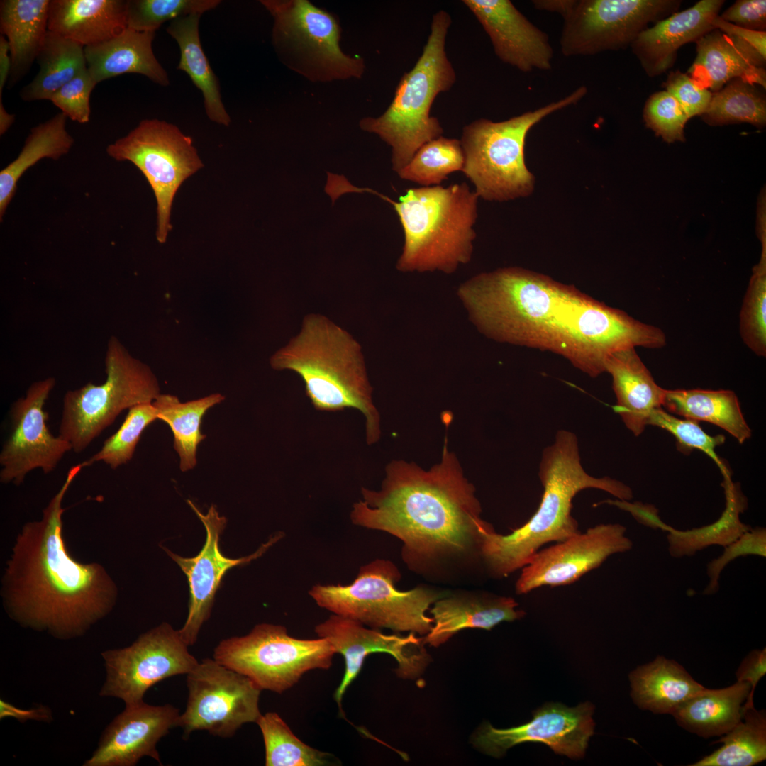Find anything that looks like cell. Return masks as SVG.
Masks as SVG:
<instances>
[{
  "label": "cell",
  "instance_id": "cell-1",
  "mask_svg": "<svg viewBox=\"0 0 766 766\" xmlns=\"http://www.w3.org/2000/svg\"><path fill=\"white\" fill-rule=\"evenodd\" d=\"M457 295L487 338L555 353L591 377L605 372L607 357L616 350L666 345L660 328L519 267L477 274L459 286Z\"/></svg>",
  "mask_w": 766,
  "mask_h": 766
},
{
  "label": "cell",
  "instance_id": "cell-2",
  "mask_svg": "<svg viewBox=\"0 0 766 766\" xmlns=\"http://www.w3.org/2000/svg\"><path fill=\"white\" fill-rule=\"evenodd\" d=\"M352 507V523L399 539L401 555L411 567L479 553L481 530L489 525L474 486L464 476L456 455L447 447L428 470L394 460L385 468L379 490L361 488Z\"/></svg>",
  "mask_w": 766,
  "mask_h": 766
},
{
  "label": "cell",
  "instance_id": "cell-3",
  "mask_svg": "<svg viewBox=\"0 0 766 766\" xmlns=\"http://www.w3.org/2000/svg\"><path fill=\"white\" fill-rule=\"evenodd\" d=\"M82 468L78 464L69 470L41 520L24 525L4 577L10 615L60 638L82 635L110 611L117 594L105 570L74 560L62 538V499Z\"/></svg>",
  "mask_w": 766,
  "mask_h": 766
},
{
  "label": "cell",
  "instance_id": "cell-4",
  "mask_svg": "<svg viewBox=\"0 0 766 766\" xmlns=\"http://www.w3.org/2000/svg\"><path fill=\"white\" fill-rule=\"evenodd\" d=\"M538 477L543 487L542 499L526 523L508 535L497 533L491 524L480 531L479 555L495 577L521 570L544 545L580 532L571 514L572 500L579 492L600 489L625 501L633 496L624 483L609 477H595L584 470L577 437L570 431H557L554 442L544 448Z\"/></svg>",
  "mask_w": 766,
  "mask_h": 766
},
{
  "label": "cell",
  "instance_id": "cell-5",
  "mask_svg": "<svg viewBox=\"0 0 766 766\" xmlns=\"http://www.w3.org/2000/svg\"><path fill=\"white\" fill-rule=\"evenodd\" d=\"M270 365L296 373L317 411H358L365 418L367 443L379 441L380 414L361 346L347 331L323 316L309 314L300 333L271 357Z\"/></svg>",
  "mask_w": 766,
  "mask_h": 766
},
{
  "label": "cell",
  "instance_id": "cell-6",
  "mask_svg": "<svg viewBox=\"0 0 766 766\" xmlns=\"http://www.w3.org/2000/svg\"><path fill=\"white\" fill-rule=\"evenodd\" d=\"M391 204L401 222L404 243L396 267L403 272H455L472 260L479 196L465 182L408 189Z\"/></svg>",
  "mask_w": 766,
  "mask_h": 766
},
{
  "label": "cell",
  "instance_id": "cell-7",
  "mask_svg": "<svg viewBox=\"0 0 766 766\" xmlns=\"http://www.w3.org/2000/svg\"><path fill=\"white\" fill-rule=\"evenodd\" d=\"M450 23V16L445 11L433 14L423 52L413 67L402 76L389 107L381 116L360 121L362 130L377 134L391 147L392 169L397 173L423 144L443 133L431 110L436 96L448 91L456 80L445 52Z\"/></svg>",
  "mask_w": 766,
  "mask_h": 766
},
{
  "label": "cell",
  "instance_id": "cell-8",
  "mask_svg": "<svg viewBox=\"0 0 766 766\" xmlns=\"http://www.w3.org/2000/svg\"><path fill=\"white\" fill-rule=\"evenodd\" d=\"M587 93V88L581 86L562 99L508 120L480 118L465 126L460 140L462 172L479 198L503 202L530 196L535 180L525 161L528 132L551 113L578 103Z\"/></svg>",
  "mask_w": 766,
  "mask_h": 766
},
{
  "label": "cell",
  "instance_id": "cell-9",
  "mask_svg": "<svg viewBox=\"0 0 766 766\" xmlns=\"http://www.w3.org/2000/svg\"><path fill=\"white\" fill-rule=\"evenodd\" d=\"M400 578L392 562L376 559L361 567L352 583L317 584L309 594L320 607L370 628L426 635L433 623L427 611L449 593L421 586L400 591L395 585Z\"/></svg>",
  "mask_w": 766,
  "mask_h": 766
},
{
  "label": "cell",
  "instance_id": "cell-10",
  "mask_svg": "<svg viewBox=\"0 0 766 766\" xmlns=\"http://www.w3.org/2000/svg\"><path fill=\"white\" fill-rule=\"evenodd\" d=\"M104 365V383H87L67 391L63 397L58 435L77 453L84 451L123 411L152 402L160 394L150 367L133 357L116 336L108 341Z\"/></svg>",
  "mask_w": 766,
  "mask_h": 766
},
{
  "label": "cell",
  "instance_id": "cell-11",
  "mask_svg": "<svg viewBox=\"0 0 766 766\" xmlns=\"http://www.w3.org/2000/svg\"><path fill=\"white\" fill-rule=\"evenodd\" d=\"M335 654L325 638H296L283 626L260 623L244 636L221 640L213 658L246 676L261 690L282 694L306 672L330 668Z\"/></svg>",
  "mask_w": 766,
  "mask_h": 766
},
{
  "label": "cell",
  "instance_id": "cell-12",
  "mask_svg": "<svg viewBox=\"0 0 766 766\" xmlns=\"http://www.w3.org/2000/svg\"><path fill=\"white\" fill-rule=\"evenodd\" d=\"M106 151L116 161L133 163L146 178L156 199V238L165 243L172 229L175 194L183 182L204 166L192 138L172 123L145 119Z\"/></svg>",
  "mask_w": 766,
  "mask_h": 766
},
{
  "label": "cell",
  "instance_id": "cell-13",
  "mask_svg": "<svg viewBox=\"0 0 766 766\" xmlns=\"http://www.w3.org/2000/svg\"><path fill=\"white\" fill-rule=\"evenodd\" d=\"M188 699L177 726L186 739L195 731L230 738L260 715L261 689L248 677L205 658L187 675Z\"/></svg>",
  "mask_w": 766,
  "mask_h": 766
},
{
  "label": "cell",
  "instance_id": "cell-14",
  "mask_svg": "<svg viewBox=\"0 0 766 766\" xmlns=\"http://www.w3.org/2000/svg\"><path fill=\"white\" fill-rule=\"evenodd\" d=\"M260 2L274 18L275 43L299 59L301 72L321 80L362 76L363 60L341 50L339 26L331 13L306 0Z\"/></svg>",
  "mask_w": 766,
  "mask_h": 766
},
{
  "label": "cell",
  "instance_id": "cell-15",
  "mask_svg": "<svg viewBox=\"0 0 766 766\" xmlns=\"http://www.w3.org/2000/svg\"><path fill=\"white\" fill-rule=\"evenodd\" d=\"M677 0H579L563 18L562 55L588 56L631 46L651 23L677 12Z\"/></svg>",
  "mask_w": 766,
  "mask_h": 766
},
{
  "label": "cell",
  "instance_id": "cell-16",
  "mask_svg": "<svg viewBox=\"0 0 766 766\" xmlns=\"http://www.w3.org/2000/svg\"><path fill=\"white\" fill-rule=\"evenodd\" d=\"M101 656L106 675L99 695L120 699L126 706L143 702L151 687L172 676L187 675L199 662L179 631L167 623L142 634L131 645L106 650Z\"/></svg>",
  "mask_w": 766,
  "mask_h": 766
},
{
  "label": "cell",
  "instance_id": "cell-17",
  "mask_svg": "<svg viewBox=\"0 0 766 766\" xmlns=\"http://www.w3.org/2000/svg\"><path fill=\"white\" fill-rule=\"evenodd\" d=\"M55 382L54 377L34 382L25 396L13 403L11 433L0 452L1 483L21 484L35 469L48 474L72 450L70 443L53 435L46 424L48 413L44 406Z\"/></svg>",
  "mask_w": 766,
  "mask_h": 766
},
{
  "label": "cell",
  "instance_id": "cell-18",
  "mask_svg": "<svg viewBox=\"0 0 766 766\" xmlns=\"http://www.w3.org/2000/svg\"><path fill=\"white\" fill-rule=\"evenodd\" d=\"M626 532V528L621 524L601 523L540 549L521 569L516 593L524 594L541 587H559L577 581L609 556L633 548Z\"/></svg>",
  "mask_w": 766,
  "mask_h": 766
},
{
  "label": "cell",
  "instance_id": "cell-19",
  "mask_svg": "<svg viewBox=\"0 0 766 766\" xmlns=\"http://www.w3.org/2000/svg\"><path fill=\"white\" fill-rule=\"evenodd\" d=\"M318 637L326 639L335 653L344 657L345 672L334 698L341 708L343 696L359 675L365 658L374 653H386L397 662V675L415 679L431 662L423 638L414 633L406 635L384 634L362 623L333 614L315 627Z\"/></svg>",
  "mask_w": 766,
  "mask_h": 766
},
{
  "label": "cell",
  "instance_id": "cell-20",
  "mask_svg": "<svg viewBox=\"0 0 766 766\" xmlns=\"http://www.w3.org/2000/svg\"><path fill=\"white\" fill-rule=\"evenodd\" d=\"M594 706L584 702L569 708L560 703H547L533 714V719L523 725L506 729L483 724L473 736L474 746L495 757L502 756L515 745L540 742L555 753L570 758H582L589 738L594 733Z\"/></svg>",
  "mask_w": 766,
  "mask_h": 766
},
{
  "label": "cell",
  "instance_id": "cell-21",
  "mask_svg": "<svg viewBox=\"0 0 766 766\" xmlns=\"http://www.w3.org/2000/svg\"><path fill=\"white\" fill-rule=\"evenodd\" d=\"M187 503L205 527V543L199 553L193 557H183L165 550L187 578L189 587V611L184 626L178 631L184 642L189 646L196 643L202 625L210 616L215 594L226 572L233 567L247 564L262 556L283 537V533L275 534L248 556L229 558L222 554L219 547L220 536L226 525V517L219 515L215 505H211L207 513L204 514L192 501L188 500Z\"/></svg>",
  "mask_w": 766,
  "mask_h": 766
},
{
  "label": "cell",
  "instance_id": "cell-22",
  "mask_svg": "<svg viewBox=\"0 0 766 766\" xmlns=\"http://www.w3.org/2000/svg\"><path fill=\"white\" fill-rule=\"evenodd\" d=\"M179 710L170 704L144 701L126 706L102 734L98 748L84 766H133L148 756L161 763L159 740L177 727Z\"/></svg>",
  "mask_w": 766,
  "mask_h": 766
},
{
  "label": "cell",
  "instance_id": "cell-23",
  "mask_svg": "<svg viewBox=\"0 0 766 766\" xmlns=\"http://www.w3.org/2000/svg\"><path fill=\"white\" fill-rule=\"evenodd\" d=\"M489 35L495 54L523 72L548 70L553 50L546 33L509 0H464Z\"/></svg>",
  "mask_w": 766,
  "mask_h": 766
},
{
  "label": "cell",
  "instance_id": "cell-24",
  "mask_svg": "<svg viewBox=\"0 0 766 766\" xmlns=\"http://www.w3.org/2000/svg\"><path fill=\"white\" fill-rule=\"evenodd\" d=\"M723 4V0H701L643 30L631 47L647 74L665 72L673 66L681 46L714 29L712 21Z\"/></svg>",
  "mask_w": 766,
  "mask_h": 766
},
{
  "label": "cell",
  "instance_id": "cell-25",
  "mask_svg": "<svg viewBox=\"0 0 766 766\" xmlns=\"http://www.w3.org/2000/svg\"><path fill=\"white\" fill-rule=\"evenodd\" d=\"M616 398L614 411L635 436L648 425L652 411L662 406L666 389L655 382L635 351L626 348L612 353L605 362Z\"/></svg>",
  "mask_w": 766,
  "mask_h": 766
},
{
  "label": "cell",
  "instance_id": "cell-26",
  "mask_svg": "<svg viewBox=\"0 0 766 766\" xmlns=\"http://www.w3.org/2000/svg\"><path fill=\"white\" fill-rule=\"evenodd\" d=\"M509 596L489 594L455 595L435 601L429 611L433 626L423 638L425 644L438 647L465 628L490 630L503 621H513L526 613Z\"/></svg>",
  "mask_w": 766,
  "mask_h": 766
},
{
  "label": "cell",
  "instance_id": "cell-27",
  "mask_svg": "<svg viewBox=\"0 0 766 766\" xmlns=\"http://www.w3.org/2000/svg\"><path fill=\"white\" fill-rule=\"evenodd\" d=\"M155 35V32L126 28L109 40L84 47L87 69L96 84L123 74L135 73L167 86L168 74L152 50Z\"/></svg>",
  "mask_w": 766,
  "mask_h": 766
},
{
  "label": "cell",
  "instance_id": "cell-28",
  "mask_svg": "<svg viewBox=\"0 0 766 766\" xmlns=\"http://www.w3.org/2000/svg\"><path fill=\"white\" fill-rule=\"evenodd\" d=\"M127 1L50 0L48 30L84 47L111 39L127 28Z\"/></svg>",
  "mask_w": 766,
  "mask_h": 766
},
{
  "label": "cell",
  "instance_id": "cell-29",
  "mask_svg": "<svg viewBox=\"0 0 766 766\" xmlns=\"http://www.w3.org/2000/svg\"><path fill=\"white\" fill-rule=\"evenodd\" d=\"M50 0H3L0 3V29L10 48V86L30 70L48 32Z\"/></svg>",
  "mask_w": 766,
  "mask_h": 766
},
{
  "label": "cell",
  "instance_id": "cell-30",
  "mask_svg": "<svg viewBox=\"0 0 766 766\" xmlns=\"http://www.w3.org/2000/svg\"><path fill=\"white\" fill-rule=\"evenodd\" d=\"M696 57L688 70L700 87L714 92L734 79L766 87V72L753 62L718 29H713L696 42Z\"/></svg>",
  "mask_w": 766,
  "mask_h": 766
},
{
  "label": "cell",
  "instance_id": "cell-31",
  "mask_svg": "<svg viewBox=\"0 0 766 766\" xmlns=\"http://www.w3.org/2000/svg\"><path fill=\"white\" fill-rule=\"evenodd\" d=\"M750 692V684L739 681L721 689L704 687L684 701L672 715L678 725L699 736L709 738L725 735L742 720V704Z\"/></svg>",
  "mask_w": 766,
  "mask_h": 766
},
{
  "label": "cell",
  "instance_id": "cell-32",
  "mask_svg": "<svg viewBox=\"0 0 766 766\" xmlns=\"http://www.w3.org/2000/svg\"><path fill=\"white\" fill-rule=\"evenodd\" d=\"M631 696L640 708L672 714L704 687L674 660L658 656L630 674Z\"/></svg>",
  "mask_w": 766,
  "mask_h": 766
},
{
  "label": "cell",
  "instance_id": "cell-33",
  "mask_svg": "<svg viewBox=\"0 0 766 766\" xmlns=\"http://www.w3.org/2000/svg\"><path fill=\"white\" fill-rule=\"evenodd\" d=\"M201 16L192 14L174 19L167 28V32L179 48L177 69L186 72L201 91L208 118L228 126L231 120L222 101L218 79L201 45L199 31Z\"/></svg>",
  "mask_w": 766,
  "mask_h": 766
},
{
  "label": "cell",
  "instance_id": "cell-34",
  "mask_svg": "<svg viewBox=\"0 0 766 766\" xmlns=\"http://www.w3.org/2000/svg\"><path fill=\"white\" fill-rule=\"evenodd\" d=\"M67 117L62 112L30 129L16 158L0 172V218L15 196L23 174L44 158L57 160L67 154L74 140L67 130Z\"/></svg>",
  "mask_w": 766,
  "mask_h": 766
},
{
  "label": "cell",
  "instance_id": "cell-35",
  "mask_svg": "<svg viewBox=\"0 0 766 766\" xmlns=\"http://www.w3.org/2000/svg\"><path fill=\"white\" fill-rule=\"evenodd\" d=\"M662 406L686 418L713 423L726 431L740 443L751 436V429L732 391L666 389Z\"/></svg>",
  "mask_w": 766,
  "mask_h": 766
},
{
  "label": "cell",
  "instance_id": "cell-36",
  "mask_svg": "<svg viewBox=\"0 0 766 766\" xmlns=\"http://www.w3.org/2000/svg\"><path fill=\"white\" fill-rule=\"evenodd\" d=\"M726 496V509L716 522L686 531L674 528L668 533V551L675 558L692 556L711 545L725 547L736 540L751 527L740 520V514L748 507V501L738 484L730 477H724L722 484Z\"/></svg>",
  "mask_w": 766,
  "mask_h": 766
},
{
  "label": "cell",
  "instance_id": "cell-37",
  "mask_svg": "<svg viewBox=\"0 0 766 766\" xmlns=\"http://www.w3.org/2000/svg\"><path fill=\"white\" fill-rule=\"evenodd\" d=\"M36 61L38 73L20 91L26 101L50 100L62 86L87 69L84 47L49 30Z\"/></svg>",
  "mask_w": 766,
  "mask_h": 766
},
{
  "label": "cell",
  "instance_id": "cell-38",
  "mask_svg": "<svg viewBox=\"0 0 766 766\" xmlns=\"http://www.w3.org/2000/svg\"><path fill=\"white\" fill-rule=\"evenodd\" d=\"M225 399L219 393L187 402H181L176 396L160 394L152 404L158 420L165 422L174 437V448L179 457L181 471L187 472L197 464L199 444L206 438L201 425L206 412Z\"/></svg>",
  "mask_w": 766,
  "mask_h": 766
},
{
  "label": "cell",
  "instance_id": "cell-39",
  "mask_svg": "<svg viewBox=\"0 0 766 766\" xmlns=\"http://www.w3.org/2000/svg\"><path fill=\"white\" fill-rule=\"evenodd\" d=\"M718 742L723 745L691 766H751L766 759V716L752 707Z\"/></svg>",
  "mask_w": 766,
  "mask_h": 766
},
{
  "label": "cell",
  "instance_id": "cell-40",
  "mask_svg": "<svg viewBox=\"0 0 766 766\" xmlns=\"http://www.w3.org/2000/svg\"><path fill=\"white\" fill-rule=\"evenodd\" d=\"M701 116L711 126L748 123L762 128L766 123L765 97L756 85L734 79L712 93Z\"/></svg>",
  "mask_w": 766,
  "mask_h": 766
},
{
  "label": "cell",
  "instance_id": "cell-41",
  "mask_svg": "<svg viewBox=\"0 0 766 766\" xmlns=\"http://www.w3.org/2000/svg\"><path fill=\"white\" fill-rule=\"evenodd\" d=\"M256 723L263 737L266 766H320L328 763L329 754L303 743L277 713L261 714Z\"/></svg>",
  "mask_w": 766,
  "mask_h": 766
},
{
  "label": "cell",
  "instance_id": "cell-42",
  "mask_svg": "<svg viewBox=\"0 0 766 766\" xmlns=\"http://www.w3.org/2000/svg\"><path fill=\"white\" fill-rule=\"evenodd\" d=\"M464 154L460 140L443 135L423 144L397 174L422 187L438 186L454 172L462 171Z\"/></svg>",
  "mask_w": 766,
  "mask_h": 766
},
{
  "label": "cell",
  "instance_id": "cell-43",
  "mask_svg": "<svg viewBox=\"0 0 766 766\" xmlns=\"http://www.w3.org/2000/svg\"><path fill=\"white\" fill-rule=\"evenodd\" d=\"M155 420H158L157 411L152 402L132 406L119 429L104 442L97 453L81 463L82 467L103 462L115 470L126 464L132 459L143 432Z\"/></svg>",
  "mask_w": 766,
  "mask_h": 766
},
{
  "label": "cell",
  "instance_id": "cell-44",
  "mask_svg": "<svg viewBox=\"0 0 766 766\" xmlns=\"http://www.w3.org/2000/svg\"><path fill=\"white\" fill-rule=\"evenodd\" d=\"M739 330L746 346L755 355L766 356V249L753 268L739 316Z\"/></svg>",
  "mask_w": 766,
  "mask_h": 766
},
{
  "label": "cell",
  "instance_id": "cell-45",
  "mask_svg": "<svg viewBox=\"0 0 766 766\" xmlns=\"http://www.w3.org/2000/svg\"><path fill=\"white\" fill-rule=\"evenodd\" d=\"M218 0H130L126 6L127 28L155 32L164 23L214 9Z\"/></svg>",
  "mask_w": 766,
  "mask_h": 766
},
{
  "label": "cell",
  "instance_id": "cell-46",
  "mask_svg": "<svg viewBox=\"0 0 766 766\" xmlns=\"http://www.w3.org/2000/svg\"><path fill=\"white\" fill-rule=\"evenodd\" d=\"M648 425L660 427L672 434L677 441L678 448L682 452H689L693 449L703 451L716 462L724 477H730L715 452V448L724 443L723 435H709L703 431L696 421L679 419L666 412L662 407L652 411Z\"/></svg>",
  "mask_w": 766,
  "mask_h": 766
},
{
  "label": "cell",
  "instance_id": "cell-47",
  "mask_svg": "<svg viewBox=\"0 0 766 766\" xmlns=\"http://www.w3.org/2000/svg\"><path fill=\"white\" fill-rule=\"evenodd\" d=\"M643 119L647 127L667 143L684 141L689 119L678 101L667 91L654 93L646 101Z\"/></svg>",
  "mask_w": 766,
  "mask_h": 766
},
{
  "label": "cell",
  "instance_id": "cell-48",
  "mask_svg": "<svg viewBox=\"0 0 766 766\" xmlns=\"http://www.w3.org/2000/svg\"><path fill=\"white\" fill-rule=\"evenodd\" d=\"M755 555L766 557V529L764 527L750 528L736 540L724 547L721 555L706 565L709 582L703 591L704 594L712 595L719 590L720 574L725 567L740 556Z\"/></svg>",
  "mask_w": 766,
  "mask_h": 766
},
{
  "label": "cell",
  "instance_id": "cell-49",
  "mask_svg": "<svg viewBox=\"0 0 766 766\" xmlns=\"http://www.w3.org/2000/svg\"><path fill=\"white\" fill-rule=\"evenodd\" d=\"M96 85L87 69L57 91L50 100L67 118L79 123L90 120V95Z\"/></svg>",
  "mask_w": 766,
  "mask_h": 766
},
{
  "label": "cell",
  "instance_id": "cell-50",
  "mask_svg": "<svg viewBox=\"0 0 766 766\" xmlns=\"http://www.w3.org/2000/svg\"><path fill=\"white\" fill-rule=\"evenodd\" d=\"M665 87L666 91L678 101L689 118L702 115L712 95L709 89L699 86L689 75L679 70L670 73Z\"/></svg>",
  "mask_w": 766,
  "mask_h": 766
},
{
  "label": "cell",
  "instance_id": "cell-51",
  "mask_svg": "<svg viewBox=\"0 0 766 766\" xmlns=\"http://www.w3.org/2000/svg\"><path fill=\"white\" fill-rule=\"evenodd\" d=\"M712 26L726 34L754 65L764 68L766 62V32L743 28L716 16Z\"/></svg>",
  "mask_w": 766,
  "mask_h": 766
},
{
  "label": "cell",
  "instance_id": "cell-52",
  "mask_svg": "<svg viewBox=\"0 0 766 766\" xmlns=\"http://www.w3.org/2000/svg\"><path fill=\"white\" fill-rule=\"evenodd\" d=\"M718 16L743 28L765 31L766 1L738 0Z\"/></svg>",
  "mask_w": 766,
  "mask_h": 766
},
{
  "label": "cell",
  "instance_id": "cell-53",
  "mask_svg": "<svg viewBox=\"0 0 766 766\" xmlns=\"http://www.w3.org/2000/svg\"><path fill=\"white\" fill-rule=\"evenodd\" d=\"M766 673V650H754L742 661L736 672L737 681L748 682L750 692L743 711L754 707L753 694L757 684Z\"/></svg>",
  "mask_w": 766,
  "mask_h": 766
},
{
  "label": "cell",
  "instance_id": "cell-54",
  "mask_svg": "<svg viewBox=\"0 0 766 766\" xmlns=\"http://www.w3.org/2000/svg\"><path fill=\"white\" fill-rule=\"evenodd\" d=\"M601 504L613 505L628 511L638 523L654 530L661 529L669 533L674 529V528L662 521L658 516L657 509L650 504H644L638 501L631 503L629 501L619 499H607L600 501L596 505Z\"/></svg>",
  "mask_w": 766,
  "mask_h": 766
},
{
  "label": "cell",
  "instance_id": "cell-55",
  "mask_svg": "<svg viewBox=\"0 0 766 766\" xmlns=\"http://www.w3.org/2000/svg\"><path fill=\"white\" fill-rule=\"evenodd\" d=\"M12 717L21 722L27 720H37L48 722L52 720V714L49 708L43 706L30 709L18 708L4 700H0L1 719Z\"/></svg>",
  "mask_w": 766,
  "mask_h": 766
},
{
  "label": "cell",
  "instance_id": "cell-56",
  "mask_svg": "<svg viewBox=\"0 0 766 766\" xmlns=\"http://www.w3.org/2000/svg\"><path fill=\"white\" fill-rule=\"evenodd\" d=\"M11 57L8 41L5 36L0 37V97L5 84L9 80L11 70Z\"/></svg>",
  "mask_w": 766,
  "mask_h": 766
},
{
  "label": "cell",
  "instance_id": "cell-57",
  "mask_svg": "<svg viewBox=\"0 0 766 766\" xmlns=\"http://www.w3.org/2000/svg\"><path fill=\"white\" fill-rule=\"evenodd\" d=\"M575 0H535L533 4L536 9L555 12L563 18L572 9Z\"/></svg>",
  "mask_w": 766,
  "mask_h": 766
},
{
  "label": "cell",
  "instance_id": "cell-58",
  "mask_svg": "<svg viewBox=\"0 0 766 766\" xmlns=\"http://www.w3.org/2000/svg\"><path fill=\"white\" fill-rule=\"evenodd\" d=\"M15 121V116L9 113L3 103L2 99L0 97V135H4L9 128L11 126Z\"/></svg>",
  "mask_w": 766,
  "mask_h": 766
}]
</instances>
